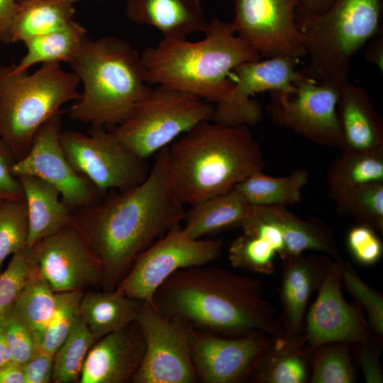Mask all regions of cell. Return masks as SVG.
I'll use <instances>...</instances> for the list:
<instances>
[{
	"instance_id": "7bdbcfd3",
	"label": "cell",
	"mask_w": 383,
	"mask_h": 383,
	"mask_svg": "<svg viewBox=\"0 0 383 383\" xmlns=\"http://www.w3.org/2000/svg\"><path fill=\"white\" fill-rule=\"evenodd\" d=\"M358 361L364 379L367 383L383 382L380 364L381 345L372 336L357 343Z\"/></svg>"
},
{
	"instance_id": "ba28073f",
	"label": "cell",
	"mask_w": 383,
	"mask_h": 383,
	"mask_svg": "<svg viewBox=\"0 0 383 383\" xmlns=\"http://www.w3.org/2000/svg\"><path fill=\"white\" fill-rule=\"evenodd\" d=\"M213 108L192 94L156 86L112 132L126 148L146 160L197 125L211 121Z\"/></svg>"
},
{
	"instance_id": "7a4b0ae2",
	"label": "cell",
	"mask_w": 383,
	"mask_h": 383,
	"mask_svg": "<svg viewBox=\"0 0 383 383\" xmlns=\"http://www.w3.org/2000/svg\"><path fill=\"white\" fill-rule=\"evenodd\" d=\"M152 305L165 316L218 335L260 331L283 337L262 283L211 263L175 272L156 290Z\"/></svg>"
},
{
	"instance_id": "6da1fadb",
	"label": "cell",
	"mask_w": 383,
	"mask_h": 383,
	"mask_svg": "<svg viewBox=\"0 0 383 383\" xmlns=\"http://www.w3.org/2000/svg\"><path fill=\"white\" fill-rule=\"evenodd\" d=\"M168 147L157 153L140 184L110 192L73 214L72 223L101 263L104 290L116 288L136 258L183 220L185 205L168 176Z\"/></svg>"
},
{
	"instance_id": "52a82bcc",
	"label": "cell",
	"mask_w": 383,
	"mask_h": 383,
	"mask_svg": "<svg viewBox=\"0 0 383 383\" xmlns=\"http://www.w3.org/2000/svg\"><path fill=\"white\" fill-rule=\"evenodd\" d=\"M79 83L60 63L42 64L31 74L0 66V139L16 161L28 152L40 128L63 104L79 97Z\"/></svg>"
},
{
	"instance_id": "cb8c5ba5",
	"label": "cell",
	"mask_w": 383,
	"mask_h": 383,
	"mask_svg": "<svg viewBox=\"0 0 383 383\" xmlns=\"http://www.w3.org/2000/svg\"><path fill=\"white\" fill-rule=\"evenodd\" d=\"M251 211L256 217L274 223L280 230L285 245L283 257L314 250L341 260L332 233L323 224L302 220L283 206L251 205Z\"/></svg>"
},
{
	"instance_id": "bcb514c9",
	"label": "cell",
	"mask_w": 383,
	"mask_h": 383,
	"mask_svg": "<svg viewBox=\"0 0 383 383\" xmlns=\"http://www.w3.org/2000/svg\"><path fill=\"white\" fill-rule=\"evenodd\" d=\"M16 0H0V40L4 43H11V30L17 11Z\"/></svg>"
},
{
	"instance_id": "3957f363",
	"label": "cell",
	"mask_w": 383,
	"mask_h": 383,
	"mask_svg": "<svg viewBox=\"0 0 383 383\" xmlns=\"http://www.w3.org/2000/svg\"><path fill=\"white\" fill-rule=\"evenodd\" d=\"M264 167L260 146L245 126L204 121L167 148L170 182L184 205L228 192Z\"/></svg>"
},
{
	"instance_id": "f1b7e54d",
	"label": "cell",
	"mask_w": 383,
	"mask_h": 383,
	"mask_svg": "<svg viewBox=\"0 0 383 383\" xmlns=\"http://www.w3.org/2000/svg\"><path fill=\"white\" fill-rule=\"evenodd\" d=\"M77 0H21L18 1L10 43L25 40L67 27Z\"/></svg>"
},
{
	"instance_id": "8992f818",
	"label": "cell",
	"mask_w": 383,
	"mask_h": 383,
	"mask_svg": "<svg viewBox=\"0 0 383 383\" xmlns=\"http://www.w3.org/2000/svg\"><path fill=\"white\" fill-rule=\"evenodd\" d=\"M382 10V0H334L321 13L296 9V23L309 57L302 74L340 89L349 82L352 57L379 33Z\"/></svg>"
},
{
	"instance_id": "4316f807",
	"label": "cell",
	"mask_w": 383,
	"mask_h": 383,
	"mask_svg": "<svg viewBox=\"0 0 383 383\" xmlns=\"http://www.w3.org/2000/svg\"><path fill=\"white\" fill-rule=\"evenodd\" d=\"M311 351L301 337L273 338L252 372L258 383H304L309 380Z\"/></svg>"
},
{
	"instance_id": "ac0fdd59",
	"label": "cell",
	"mask_w": 383,
	"mask_h": 383,
	"mask_svg": "<svg viewBox=\"0 0 383 383\" xmlns=\"http://www.w3.org/2000/svg\"><path fill=\"white\" fill-rule=\"evenodd\" d=\"M273 338L260 331L226 337L193 328L192 355L199 381L240 383L250 379Z\"/></svg>"
},
{
	"instance_id": "836d02e7",
	"label": "cell",
	"mask_w": 383,
	"mask_h": 383,
	"mask_svg": "<svg viewBox=\"0 0 383 383\" xmlns=\"http://www.w3.org/2000/svg\"><path fill=\"white\" fill-rule=\"evenodd\" d=\"M95 342L94 337L80 316L54 355L52 382H79L88 352Z\"/></svg>"
},
{
	"instance_id": "7dc6e473",
	"label": "cell",
	"mask_w": 383,
	"mask_h": 383,
	"mask_svg": "<svg viewBox=\"0 0 383 383\" xmlns=\"http://www.w3.org/2000/svg\"><path fill=\"white\" fill-rule=\"evenodd\" d=\"M0 383H26L22 365L12 362L0 367Z\"/></svg>"
},
{
	"instance_id": "277c9868",
	"label": "cell",
	"mask_w": 383,
	"mask_h": 383,
	"mask_svg": "<svg viewBox=\"0 0 383 383\" xmlns=\"http://www.w3.org/2000/svg\"><path fill=\"white\" fill-rule=\"evenodd\" d=\"M204 38L192 42L162 38L140 53L148 84L192 94L216 104L231 89L228 76L240 64L260 59L237 35L231 23L215 18Z\"/></svg>"
},
{
	"instance_id": "c3c4849f",
	"label": "cell",
	"mask_w": 383,
	"mask_h": 383,
	"mask_svg": "<svg viewBox=\"0 0 383 383\" xmlns=\"http://www.w3.org/2000/svg\"><path fill=\"white\" fill-rule=\"evenodd\" d=\"M365 58L366 61L376 65L382 70L383 39L382 36L368 45L365 53Z\"/></svg>"
},
{
	"instance_id": "d6a6232c",
	"label": "cell",
	"mask_w": 383,
	"mask_h": 383,
	"mask_svg": "<svg viewBox=\"0 0 383 383\" xmlns=\"http://www.w3.org/2000/svg\"><path fill=\"white\" fill-rule=\"evenodd\" d=\"M57 304V292L38 273L28 281L15 301L14 311L30 329L37 345Z\"/></svg>"
},
{
	"instance_id": "f546056e",
	"label": "cell",
	"mask_w": 383,
	"mask_h": 383,
	"mask_svg": "<svg viewBox=\"0 0 383 383\" xmlns=\"http://www.w3.org/2000/svg\"><path fill=\"white\" fill-rule=\"evenodd\" d=\"M383 182V149H345L328 168L327 188L334 201L365 184Z\"/></svg>"
},
{
	"instance_id": "30bf717a",
	"label": "cell",
	"mask_w": 383,
	"mask_h": 383,
	"mask_svg": "<svg viewBox=\"0 0 383 383\" xmlns=\"http://www.w3.org/2000/svg\"><path fill=\"white\" fill-rule=\"evenodd\" d=\"M144 340L141 364L133 383H194L191 333L193 327L177 317L160 313L143 302L135 319Z\"/></svg>"
},
{
	"instance_id": "2e32d148",
	"label": "cell",
	"mask_w": 383,
	"mask_h": 383,
	"mask_svg": "<svg viewBox=\"0 0 383 383\" xmlns=\"http://www.w3.org/2000/svg\"><path fill=\"white\" fill-rule=\"evenodd\" d=\"M29 248L38 274L55 292L103 285L101 263L73 223Z\"/></svg>"
},
{
	"instance_id": "ee69618b",
	"label": "cell",
	"mask_w": 383,
	"mask_h": 383,
	"mask_svg": "<svg viewBox=\"0 0 383 383\" xmlns=\"http://www.w3.org/2000/svg\"><path fill=\"white\" fill-rule=\"evenodd\" d=\"M15 162L10 150L0 139V196L6 199H24L21 183L11 171Z\"/></svg>"
},
{
	"instance_id": "4fadbf2b",
	"label": "cell",
	"mask_w": 383,
	"mask_h": 383,
	"mask_svg": "<svg viewBox=\"0 0 383 383\" xmlns=\"http://www.w3.org/2000/svg\"><path fill=\"white\" fill-rule=\"evenodd\" d=\"M299 60L288 55L248 61L234 70L235 82L213 108L211 121L226 126H250L262 118L261 104L252 96L264 91L293 93L304 75Z\"/></svg>"
},
{
	"instance_id": "1f68e13d",
	"label": "cell",
	"mask_w": 383,
	"mask_h": 383,
	"mask_svg": "<svg viewBox=\"0 0 383 383\" xmlns=\"http://www.w3.org/2000/svg\"><path fill=\"white\" fill-rule=\"evenodd\" d=\"M87 38L86 28L74 21L61 30L29 38L23 42L26 52L13 69L24 72L35 64L70 63Z\"/></svg>"
},
{
	"instance_id": "11a10c76",
	"label": "cell",
	"mask_w": 383,
	"mask_h": 383,
	"mask_svg": "<svg viewBox=\"0 0 383 383\" xmlns=\"http://www.w3.org/2000/svg\"><path fill=\"white\" fill-rule=\"evenodd\" d=\"M0 42H1V40H0Z\"/></svg>"
},
{
	"instance_id": "ffe728a7",
	"label": "cell",
	"mask_w": 383,
	"mask_h": 383,
	"mask_svg": "<svg viewBox=\"0 0 383 383\" xmlns=\"http://www.w3.org/2000/svg\"><path fill=\"white\" fill-rule=\"evenodd\" d=\"M333 260L320 252L308 256L287 255L281 259L282 314L279 322L283 338L301 336L309 299L318 290Z\"/></svg>"
},
{
	"instance_id": "9a60e30c",
	"label": "cell",
	"mask_w": 383,
	"mask_h": 383,
	"mask_svg": "<svg viewBox=\"0 0 383 383\" xmlns=\"http://www.w3.org/2000/svg\"><path fill=\"white\" fill-rule=\"evenodd\" d=\"M62 116L60 110L40 128L28 152L13 163L11 171L16 177L31 175L45 181L71 210L79 209L99 202L102 195L66 157L60 142Z\"/></svg>"
},
{
	"instance_id": "83f0119b",
	"label": "cell",
	"mask_w": 383,
	"mask_h": 383,
	"mask_svg": "<svg viewBox=\"0 0 383 383\" xmlns=\"http://www.w3.org/2000/svg\"><path fill=\"white\" fill-rule=\"evenodd\" d=\"M190 206L185 211L181 228L184 234L192 238H202L233 226H239L251 209L234 189Z\"/></svg>"
},
{
	"instance_id": "7c38bea8",
	"label": "cell",
	"mask_w": 383,
	"mask_h": 383,
	"mask_svg": "<svg viewBox=\"0 0 383 383\" xmlns=\"http://www.w3.org/2000/svg\"><path fill=\"white\" fill-rule=\"evenodd\" d=\"M267 111L277 126L323 145L345 148L337 106L340 89L304 76L293 93L270 92Z\"/></svg>"
},
{
	"instance_id": "f907efd6",
	"label": "cell",
	"mask_w": 383,
	"mask_h": 383,
	"mask_svg": "<svg viewBox=\"0 0 383 383\" xmlns=\"http://www.w3.org/2000/svg\"><path fill=\"white\" fill-rule=\"evenodd\" d=\"M5 316L0 319V367L13 362L5 335Z\"/></svg>"
},
{
	"instance_id": "d6986e66",
	"label": "cell",
	"mask_w": 383,
	"mask_h": 383,
	"mask_svg": "<svg viewBox=\"0 0 383 383\" xmlns=\"http://www.w3.org/2000/svg\"><path fill=\"white\" fill-rule=\"evenodd\" d=\"M144 350L143 338L136 321L106 335L88 352L79 382H132Z\"/></svg>"
},
{
	"instance_id": "9c48e42d",
	"label": "cell",
	"mask_w": 383,
	"mask_h": 383,
	"mask_svg": "<svg viewBox=\"0 0 383 383\" xmlns=\"http://www.w3.org/2000/svg\"><path fill=\"white\" fill-rule=\"evenodd\" d=\"M60 142L72 167L104 196L138 185L150 170L145 159L126 148L113 133L94 128L88 134L62 131Z\"/></svg>"
},
{
	"instance_id": "db71d44e",
	"label": "cell",
	"mask_w": 383,
	"mask_h": 383,
	"mask_svg": "<svg viewBox=\"0 0 383 383\" xmlns=\"http://www.w3.org/2000/svg\"><path fill=\"white\" fill-rule=\"evenodd\" d=\"M98 1H102V0H98Z\"/></svg>"
},
{
	"instance_id": "8d00e7d4",
	"label": "cell",
	"mask_w": 383,
	"mask_h": 383,
	"mask_svg": "<svg viewBox=\"0 0 383 383\" xmlns=\"http://www.w3.org/2000/svg\"><path fill=\"white\" fill-rule=\"evenodd\" d=\"M83 294L81 291L57 292V307L38 341L39 349L55 355L80 317Z\"/></svg>"
},
{
	"instance_id": "f35d334b",
	"label": "cell",
	"mask_w": 383,
	"mask_h": 383,
	"mask_svg": "<svg viewBox=\"0 0 383 383\" xmlns=\"http://www.w3.org/2000/svg\"><path fill=\"white\" fill-rule=\"evenodd\" d=\"M36 273L29 248L12 255L7 267L0 272V319L13 309L23 287Z\"/></svg>"
},
{
	"instance_id": "8fae6325",
	"label": "cell",
	"mask_w": 383,
	"mask_h": 383,
	"mask_svg": "<svg viewBox=\"0 0 383 383\" xmlns=\"http://www.w3.org/2000/svg\"><path fill=\"white\" fill-rule=\"evenodd\" d=\"M218 238H192L181 224L155 241L135 260L117 288L126 295L152 304L155 292L175 272L212 263L221 255Z\"/></svg>"
},
{
	"instance_id": "7402d4cb",
	"label": "cell",
	"mask_w": 383,
	"mask_h": 383,
	"mask_svg": "<svg viewBox=\"0 0 383 383\" xmlns=\"http://www.w3.org/2000/svg\"><path fill=\"white\" fill-rule=\"evenodd\" d=\"M242 234L231 243L228 258L233 267L258 273L274 272V258L285 255V245L280 230L274 223L254 216H248L239 225Z\"/></svg>"
},
{
	"instance_id": "f5cc1de1",
	"label": "cell",
	"mask_w": 383,
	"mask_h": 383,
	"mask_svg": "<svg viewBox=\"0 0 383 383\" xmlns=\"http://www.w3.org/2000/svg\"><path fill=\"white\" fill-rule=\"evenodd\" d=\"M16 1H21V0H16Z\"/></svg>"
},
{
	"instance_id": "e0dca14e",
	"label": "cell",
	"mask_w": 383,
	"mask_h": 383,
	"mask_svg": "<svg viewBox=\"0 0 383 383\" xmlns=\"http://www.w3.org/2000/svg\"><path fill=\"white\" fill-rule=\"evenodd\" d=\"M343 264L342 260H333L306 313L301 337L311 351L326 343L357 344L371 336L369 323L358 306L344 299Z\"/></svg>"
},
{
	"instance_id": "44dd1931",
	"label": "cell",
	"mask_w": 383,
	"mask_h": 383,
	"mask_svg": "<svg viewBox=\"0 0 383 383\" xmlns=\"http://www.w3.org/2000/svg\"><path fill=\"white\" fill-rule=\"evenodd\" d=\"M125 13L134 23L155 28L162 38L204 33L209 23L201 0H128Z\"/></svg>"
},
{
	"instance_id": "484cf974",
	"label": "cell",
	"mask_w": 383,
	"mask_h": 383,
	"mask_svg": "<svg viewBox=\"0 0 383 383\" xmlns=\"http://www.w3.org/2000/svg\"><path fill=\"white\" fill-rule=\"evenodd\" d=\"M144 301L126 295L118 288L83 294L80 316L96 341L135 321Z\"/></svg>"
},
{
	"instance_id": "603a6c76",
	"label": "cell",
	"mask_w": 383,
	"mask_h": 383,
	"mask_svg": "<svg viewBox=\"0 0 383 383\" xmlns=\"http://www.w3.org/2000/svg\"><path fill=\"white\" fill-rule=\"evenodd\" d=\"M337 111L345 149H383L382 120L364 87L349 82L343 85L340 89Z\"/></svg>"
},
{
	"instance_id": "e575fe53",
	"label": "cell",
	"mask_w": 383,
	"mask_h": 383,
	"mask_svg": "<svg viewBox=\"0 0 383 383\" xmlns=\"http://www.w3.org/2000/svg\"><path fill=\"white\" fill-rule=\"evenodd\" d=\"M350 345L326 343L311 350V383H353L356 372L350 357Z\"/></svg>"
},
{
	"instance_id": "ab89813d",
	"label": "cell",
	"mask_w": 383,
	"mask_h": 383,
	"mask_svg": "<svg viewBox=\"0 0 383 383\" xmlns=\"http://www.w3.org/2000/svg\"><path fill=\"white\" fill-rule=\"evenodd\" d=\"M342 282L348 292L367 314L370 330L383 335V297L365 283L350 262L343 264Z\"/></svg>"
},
{
	"instance_id": "d590c367",
	"label": "cell",
	"mask_w": 383,
	"mask_h": 383,
	"mask_svg": "<svg viewBox=\"0 0 383 383\" xmlns=\"http://www.w3.org/2000/svg\"><path fill=\"white\" fill-rule=\"evenodd\" d=\"M337 212L383 231V182L365 184L335 201Z\"/></svg>"
},
{
	"instance_id": "b9f144b4",
	"label": "cell",
	"mask_w": 383,
	"mask_h": 383,
	"mask_svg": "<svg viewBox=\"0 0 383 383\" xmlns=\"http://www.w3.org/2000/svg\"><path fill=\"white\" fill-rule=\"evenodd\" d=\"M5 335L14 362L24 364L38 349L32 331L13 307L5 316Z\"/></svg>"
},
{
	"instance_id": "4dcf8cb0",
	"label": "cell",
	"mask_w": 383,
	"mask_h": 383,
	"mask_svg": "<svg viewBox=\"0 0 383 383\" xmlns=\"http://www.w3.org/2000/svg\"><path fill=\"white\" fill-rule=\"evenodd\" d=\"M309 180L306 170L298 169L284 177H271L262 172L255 173L234 187L252 206H287L299 203L302 189Z\"/></svg>"
},
{
	"instance_id": "681fc988",
	"label": "cell",
	"mask_w": 383,
	"mask_h": 383,
	"mask_svg": "<svg viewBox=\"0 0 383 383\" xmlns=\"http://www.w3.org/2000/svg\"><path fill=\"white\" fill-rule=\"evenodd\" d=\"M297 9L310 13H321L328 9L334 0H298Z\"/></svg>"
},
{
	"instance_id": "5b68a950",
	"label": "cell",
	"mask_w": 383,
	"mask_h": 383,
	"mask_svg": "<svg viewBox=\"0 0 383 383\" xmlns=\"http://www.w3.org/2000/svg\"><path fill=\"white\" fill-rule=\"evenodd\" d=\"M70 64L83 91L69 118L94 128L118 125L150 89L140 52L118 37L87 38Z\"/></svg>"
},
{
	"instance_id": "5bb4252c",
	"label": "cell",
	"mask_w": 383,
	"mask_h": 383,
	"mask_svg": "<svg viewBox=\"0 0 383 383\" xmlns=\"http://www.w3.org/2000/svg\"><path fill=\"white\" fill-rule=\"evenodd\" d=\"M298 0H234L235 33L261 58L306 56L296 23Z\"/></svg>"
},
{
	"instance_id": "f6af8a7d",
	"label": "cell",
	"mask_w": 383,
	"mask_h": 383,
	"mask_svg": "<svg viewBox=\"0 0 383 383\" xmlns=\"http://www.w3.org/2000/svg\"><path fill=\"white\" fill-rule=\"evenodd\" d=\"M53 362V355L38 348L34 355L22 365L26 383L50 382Z\"/></svg>"
},
{
	"instance_id": "d4e9b609",
	"label": "cell",
	"mask_w": 383,
	"mask_h": 383,
	"mask_svg": "<svg viewBox=\"0 0 383 383\" xmlns=\"http://www.w3.org/2000/svg\"><path fill=\"white\" fill-rule=\"evenodd\" d=\"M17 178L28 212V248L72 223V210L63 202L55 187L31 175Z\"/></svg>"
},
{
	"instance_id": "816d5d0a",
	"label": "cell",
	"mask_w": 383,
	"mask_h": 383,
	"mask_svg": "<svg viewBox=\"0 0 383 383\" xmlns=\"http://www.w3.org/2000/svg\"><path fill=\"white\" fill-rule=\"evenodd\" d=\"M6 200L8 199H6L4 197L0 196V207Z\"/></svg>"
},
{
	"instance_id": "74e56055",
	"label": "cell",
	"mask_w": 383,
	"mask_h": 383,
	"mask_svg": "<svg viewBox=\"0 0 383 383\" xmlns=\"http://www.w3.org/2000/svg\"><path fill=\"white\" fill-rule=\"evenodd\" d=\"M28 212L24 199H8L0 207V272L6 257L27 248Z\"/></svg>"
},
{
	"instance_id": "60d3db41",
	"label": "cell",
	"mask_w": 383,
	"mask_h": 383,
	"mask_svg": "<svg viewBox=\"0 0 383 383\" xmlns=\"http://www.w3.org/2000/svg\"><path fill=\"white\" fill-rule=\"evenodd\" d=\"M346 243L353 259L362 265H374L382 257V243L376 230L368 225L358 223L352 227L348 233Z\"/></svg>"
}]
</instances>
